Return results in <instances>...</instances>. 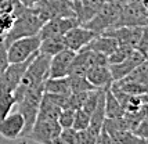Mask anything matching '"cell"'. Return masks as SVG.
Masks as SVG:
<instances>
[{"mask_svg":"<svg viewBox=\"0 0 148 144\" xmlns=\"http://www.w3.org/2000/svg\"><path fill=\"white\" fill-rule=\"evenodd\" d=\"M14 13L13 14H0V36H6L7 32L13 28L14 24Z\"/></svg>","mask_w":148,"mask_h":144,"instance_id":"cell-29","label":"cell"},{"mask_svg":"<svg viewBox=\"0 0 148 144\" xmlns=\"http://www.w3.org/2000/svg\"><path fill=\"white\" fill-rule=\"evenodd\" d=\"M75 111L73 108H62L60 112V117H58V123L60 126L64 129V128H72L73 125V119H75Z\"/></svg>","mask_w":148,"mask_h":144,"instance_id":"cell-26","label":"cell"},{"mask_svg":"<svg viewBox=\"0 0 148 144\" xmlns=\"http://www.w3.org/2000/svg\"><path fill=\"white\" fill-rule=\"evenodd\" d=\"M143 61H145V57H144L138 50L134 49L123 61L116 62V64H110V69H111V73H112L114 80L122 79V78H125L126 75H129L130 72L133 71L137 65H140Z\"/></svg>","mask_w":148,"mask_h":144,"instance_id":"cell-14","label":"cell"},{"mask_svg":"<svg viewBox=\"0 0 148 144\" xmlns=\"http://www.w3.org/2000/svg\"><path fill=\"white\" fill-rule=\"evenodd\" d=\"M43 94H45V83L32 89V90H29V92H26L22 97L17 100L15 105L18 107V111L25 118V129H24V133L21 136L22 139L32 130L33 123L38 118L39 107H40V103H42Z\"/></svg>","mask_w":148,"mask_h":144,"instance_id":"cell-3","label":"cell"},{"mask_svg":"<svg viewBox=\"0 0 148 144\" xmlns=\"http://www.w3.org/2000/svg\"><path fill=\"white\" fill-rule=\"evenodd\" d=\"M50 58H51L50 56L43 54V53H38L33 57V60L29 62L24 76L19 82L18 87L14 92L15 100L21 98L26 92H29V90H32V89L45 83V80L49 78Z\"/></svg>","mask_w":148,"mask_h":144,"instance_id":"cell-2","label":"cell"},{"mask_svg":"<svg viewBox=\"0 0 148 144\" xmlns=\"http://www.w3.org/2000/svg\"><path fill=\"white\" fill-rule=\"evenodd\" d=\"M56 143L61 144H76V130L73 128H64L61 129V133Z\"/></svg>","mask_w":148,"mask_h":144,"instance_id":"cell-27","label":"cell"},{"mask_svg":"<svg viewBox=\"0 0 148 144\" xmlns=\"http://www.w3.org/2000/svg\"><path fill=\"white\" fill-rule=\"evenodd\" d=\"M86 78L96 89H107L114 83L110 65H93L86 72Z\"/></svg>","mask_w":148,"mask_h":144,"instance_id":"cell-15","label":"cell"},{"mask_svg":"<svg viewBox=\"0 0 148 144\" xmlns=\"http://www.w3.org/2000/svg\"><path fill=\"white\" fill-rule=\"evenodd\" d=\"M64 49H66L64 35H54V36H49V38L42 39L39 53H43V54H47L51 57V56H56L57 53L62 51Z\"/></svg>","mask_w":148,"mask_h":144,"instance_id":"cell-18","label":"cell"},{"mask_svg":"<svg viewBox=\"0 0 148 144\" xmlns=\"http://www.w3.org/2000/svg\"><path fill=\"white\" fill-rule=\"evenodd\" d=\"M14 17H15V20H14L13 28L4 36L7 46L19 38L38 35L42 25L45 24V21L40 18V15L33 7H26L24 4H21L19 1L15 6Z\"/></svg>","mask_w":148,"mask_h":144,"instance_id":"cell-1","label":"cell"},{"mask_svg":"<svg viewBox=\"0 0 148 144\" xmlns=\"http://www.w3.org/2000/svg\"><path fill=\"white\" fill-rule=\"evenodd\" d=\"M10 65L8 56H7V45L4 36H0V79L3 76V73L6 72L7 67Z\"/></svg>","mask_w":148,"mask_h":144,"instance_id":"cell-28","label":"cell"},{"mask_svg":"<svg viewBox=\"0 0 148 144\" xmlns=\"http://www.w3.org/2000/svg\"><path fill=\"white\" fill-rule=\"evenodd\" d=\"M130 25V26H148V13L143 8L138 0H133L122 6L121 18L116 26Z\"/></svg>","mask_w":148,"mask_h":144,"instance_id":"cell-7","label":"cell"},{"mask_svg":"<svg viewBox=\"0 0 148 144\" xmlns=\"http://www.w3.org/2000/svg\"><path fill=\"white\" fill-rule=\"evenodd\" d=\"M18 0H0V14H13Z\"/></svg>","mask_w":148,"mask_h":144,"instance_id":"cell-32","label":"cell"},{"mask_svg":"<svg viewBox=\"0 0 148 144\" xmlns=\"http://www.w3.org/2000/svg\"><path fill=\"white\" fill-rule=\"evenodd\" d=\"M133 132H134V134H137L138 137H141L144 140V143H148V114Z\"/></svg>","mask_w":148,"mask_h":144,"instance_id":"cell-30","label":"cell"},{"mask_svg":"<svg viewBox=\"0 0 148 144\" xmlns=\"http://www.w3.org/2000/svg\"><path fill=\"white\" fill-rule=\"evenodd\" d=\"M15 104H17V100L14 93L0 92V122L11 112Z\"/></svg>","mask_w":148,"mask_h":144,"instance_id":"cell-23","label":"cell"},{"mask_svg":"<svg viewBox=\"0 0 148 144\" xmlns=\"http://www.w3.org/2000/svg\"><path fill=\"white\" fill-rule=\"evenodd\" d=\"M136 50H138V51L145 57V60H148V26L145 28V31L143 33V36H141V39H140V42H138V45L136 46Z\"/></svg>","mask_w":148,"mask_h":144,"instance_id":"cell-31","label":"cell"},{"mask_svg":"<svg viewBox=\"0 0 148 144\" xmlns=\"http://www.w3.org/2000/svg\"><path fill=\"white\" fill-rule=\"evenodd\" d=\"M118 46H119V42L115 38L108 36V35H97L86 47L90 49V50L101 53V54L108 57L111 53H114L118 49Z\"/></svg>","mask_w":148,"mask_h":144,"instance_id":"cell-17","label":"cell"},{"mask_svg":"<svg viewBox=\"0 0 148 144\" xmlns=\"http://www.w3.org/2000/svg\"><path fill=\"white\" fill-rule=\"evenodd\" d=\"M45 93H60V94H71V86L68 76L62 78H49L45 80Z\"/></svg>","mask_w":148,"mask_h":144,"instance_id":"cell-21","label":"cell"},{"mask_svg":"<svg viewBox=\"0 0 148 144\" xmlns=\"http://www.w3.org/2000/svg\"><path fill=\"white\" fill-rule=\"evenodd\" d=\"M138 1L141 3L143 8H144V10H145V11L148 13V0H138Z\"/></svg>","mask_w":148,"mask_h":144,"instance_id":"cell-34","label":"cell"},{"mask_svg":"<svg viewBox=\"0 0 148 144\" xmlns=\"http://www.w3.org/2000/svg\"><path fill=\"white\" fill-rule=\"evenodd\" d=\"M133 50H134V47L127 46V45H119L115 51L111 53L110 56H108V65H110V64H116V62L123 61Z\"/></svg>","mask_w":148,"mask_h":144,"instance_id":"cell-24","label":"cell"},{"mask_svg":"<svg viewBox=\"0 0 148 144\" xmlns=\"http://www.w3.org/2000/svg\"><path fill=\"white\" fill-rule=\"evenodd\" d=\"M68 79H69L71 93L89 92V90H94V89H96V87L87 80L86 75H68Z\"/></svg>","mask_w":148,"mask_h":144,"instance_id":"cell-22","label":"cell"},{"mask_svg":"<svg viewBox=\"0 0 148 144\" xmlns=\"http://www.w3.org/2000/svg\"><path fill=\"white\" fill-rule=\"evenodd\" d=\"M76 56V51L71 49H64L62 51L51 56L50 58V68H49V76L50 78H62L68 76L69 67Z\"/></svg>","mask_w":148,"mask_h":144,"instance_id":"cell-13","label":"cell"},{"mask_svg":"<svg viewBox=\"0 0 148 144\" xmlns=\"http://www.w3.org/2000/svg\"><path fill=\"white\" fill-rule=\"evenodd\" d=\"M40 42L42 39L39 35L19 38V39L11 42L7 46V56H8L10 64L11 62H22V61L35 57L39 53Z\"/></svg>","mask_w":148,"mask_h":144,"instance_id":"cell-5","label":"cell"},{"mask_svg":"<svg viewBox=\"0 0 148 144\" xmlns=\"http://www.w3.org/2000/svg\"><path fill=\"white\" fill-rule=\"evenodd\" d=\"M111 90L114 93V96L118 98L119 104L122 105L125 111H136L138 108H141L143 105L148 104V94H130L119 90L118 87L111 85Z\"/></svg>","mask_w":148,"mask_h":144,"instance_id":"cell-16","label":"cell"},{"mask_svg":"<svg viewBox=\"0 0 148 144\" xmlns=\"http://www.w3.org/2000/svg\"><path fill=\"white\" fill-rule=\"evenodd\" d=\"M61 126L58 123V119H42L36 118L33 123L32 130L29 132L24 139L32 140L36 143H56L61 133Z\"/></svg>","mask_w":148,"mask_h":144,"instance_id":"cell-6","label":"cell"},{"mask_svg":"<svg viewBox=\"0 0 148 144\" xmlns=\"http://www.w3.org/2000/svg\"><path fill=\"white\" fill-rule=\"evenodd\" d=\"M90 125V115L87 112H84L82 108H79L75 111V119H73V125L72 128L75 130H83L87 129Z\"/></svg>","mask_w":148,"mask_h":144,"instance_id":"cell-25","label":"cell"},{"mask_svg":"<svg viewBox=\"0 0 148 144\" xmlns=\"http://www.w3.org/2000/svg\"><path fill=\"white\" fill-rule=\"evenodd\" d=\"M147 26H130V25H122V26H115L107 29L101 35H108L115 38L119 45H127V46L134 47L138 45V42L141 39L143 33L145 31Z\"/></svg>","mask_w":148,"mask_h":144,"instance_id":"cell-10","label":"cell"},{"mask_svg":"<svg viewBox=\"0 0 148 144\" xmlns=\"http://www.w3.org/2000/svg\"><path fill=\"white\" fill-rule=\"evenodd\" d=\"M129 1H133V0H127V3H129Z\"/></svg>","mask_w":148,"mask_h":144,"instance_id":"cell-35","label":"cell"},{"mask_svg":"<svg viewBox=\"0 0 148 144\" xmlns=\"http://www.w3.org/2000/svg\"><path fill=\"white\" fill-rule=\"evenodd\" d=\"M121 10H122V6L105 1L103 7L98 10V13L83 25L91 29L93 32H96L97 35H101L107 29L115 28L118 25V21L121 18Z\"/></svg>","mask_w":148,"mask_h":144,"instance_id":"cell-4","label":"cell"},{"mask_svg":"<svg viewBox=\"0 0 148 144\" xmlns=\"http://www.w3.org/2000/svg\"><path fill=\"white\" fill-rule=\"evenodd\" d=\"M112 85L125 93H130V94H148L147 85L138 83V82H136L133 79L126 78V76L122 79H118V80H114Z\"/></svg>","mask_w":148,"mask_h":144,"instance_id":"cell-20","label":"cell"},{"mask_svg":"<svg viewBox=\"0 0 148 144\" xmlns=\"http://www.w3.org/2000/svg\"><path fill=\"white\" fill-rule=\"evenodd\" d=\"M25 129V118L19 111L10 112L0 122V136L7 140L21 139Z\"/></svg>","mask_w":148,"mask_h":144,"instance_id":"cell-12","label":"cell"},{"mask_svg":"<svg viewBox=\"0 0 148 144\" xmlns=\"http://www.w3.org/2000/svg\"><path fill=\"white\" fill-rule=\"evenodd\" d=\"M33 60L29 58L22 62H11L7 67L6 72L3 73V76L0 79V92H7V93H14L15 89L18 87L21 79L25 73L26 68L29 65V62Z\"/></svg>","mask_w":148,"mask_h":144,"instance_id":"cell-8","label":"cell"},{"mask_svg":"<svg viewBox=\"0 0 148 144\" xmlns=\"http://www.w3.org/2000/svg\"><path fill=\"white\" fill-rule=\"evenodd\" d=\"M125 110L119 104L118 98L114 96L111 87L105 89V117L111 119H119L123 117Z\"/></svg>","mask_w":148,"mask_h":144,"instance_id":"cell-19","label":"cell"},{"mask_svg":"<svg viewBox=\"0 0 148 144\" xmlns=\"http://www.w3.org/2000/svg\"><path fill=\"white\" fill-rule=\"evenodd\" d=\"M96 36H97L96 32H93L87 26L79 24V25L71 28L64 35L65 46H66V49H71V50L77 53L79 50H82V49L87 46Z\"/></svg>","mask_w":148,"mask_h":144,"instance_id":"cell-9","label":"cell"},{"mask_svg":"<svg viewBox=\"0 0 148 144\" xmlns=\"http://www.w3.org/2000/svg\"><path fill=\"white\" fill-rule=\"evenodd\" d=\"M79 25V21L76 17H54L46 21L39 31L40 39H45L54 35H65L71 28Z\"/></svg>","mask_w":148,"mask_h":144,"instance_id":"cell-11","label":"cell"},{"mask_svg":"<svg viewBox=\"0 0 148 144\" xmlns=\"http://www.w3.org/2000/svg\"><path fill=\"white\" fill-rule=\"evenodd\" d=\"M21 4H24V6H26V7H33L38 1H40V0H18Z\"/></svg>","mask_w":148,"mask_h":144,"instance_id":"cell-33","label":"cell"}]
</instances>
